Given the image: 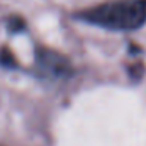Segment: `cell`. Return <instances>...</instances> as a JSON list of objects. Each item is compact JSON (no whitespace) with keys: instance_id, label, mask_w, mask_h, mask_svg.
<instances>
[{"instance_id":"6da1fadb","label":"cell","mask_w":146,"mask_h":146,"mask_svg":"<svg viewBox=\"0 0 146 146\" xmlns=\"http://www.w3.org/2000/svg\"><path fill=\"white\" fill-rule=\"evenodd\" d=\"M80 17L110 30H135L146 22V0H116L82 11Z\"/></svg>"},{"instance_id":"7a4b0ae2","label":"cell","mask_w":146,"mask_h":146,"mask_svg":"<svg viewBox=\"0 0 146 146\" xmlns=\"http://www.w3.org/2000/svg\"><path fill=\"white\" fill-rule=\"evenodd\" d=\"M38 64L42 68L44 71L54 74H63L69 69V64L68 61L61 57L60 54H55L52 50H38Z\"/></svg>"},{"instance_id":"277c9868","label":"cell","mask_w":146,"mask_h":146,"mask_svg":"<svg viewBox=\"0 0 146 146\" xmlns=\"http://www.w3.org/2000/svg\"><path fill=\"white\" fill-rule=\"evenodd\" d=\"M8 29L11 30V32L17 33V32H22L24 29H25V22H24L22 17L19 16H13L8 19Z\"/></svg>"},{"instance_id":"3957f363","label":"cell","mask_w":146,"mask_h":146,"mask_svg":"<svg viewBox=\"0 0 146 146\" xmlns=\"http://www.w3.org/2000/svg\"><path fill=\"white\" fill-rule=\"evenodd\" d=\"M0 64H3L7 68H14L17 64L16 58H14L13 52L10 49H2L0 50Z\"/></svg>"}]
</instances>
